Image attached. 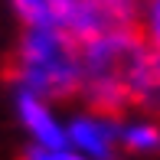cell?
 <instances>
[{
  "label": "cell",
  "instance_id": "obj_3",
  "mask_svg": "<svg viewBox=\"0 0 160 160\" xmlns=\"http://www.w3.org/2000/svg\"><path fill=\"white\" fill-rule=\"evenodd\" d=\"M69 141L75 144V150L85 154V157L111 160L114 147L121 144V128L114 124L111 118H105V114L88 111V114H78L69 124Z\"/></svg>",
  "mask_w": 160,
  "mask_h": 160
},
{
  "label": "cell",
  "instance_id": "obj_9",
  "mask_svg": "<svg viewBox=\"0 0 160 160\" xmlns=\"http://www.w3.org/2000/svg\"><path fill=\"white\" fill-rule=\"evenodd\" d=\"M23 160H85L82 154H75V150H65V147H39V144H36V147H30L26 150V157Z\"/></svg>",
  "mask_w": 160,
  "mask_h": 160
},
{
  "label": "cell",
  "instance_id": "obj_7",
  "mask_svg": "<svg viewBox=\"0 0 160 160\" xmlns=\"http://www.w3.org/2000/svg\"><path fill=\"white\" fill-rule=\"evenodd\" d=\"M121 144L128 150H137V154H147V150L160 147V128L147 124V121H137V124L121 128Z\"/></svg>",
  "mask_w": 160,
  "mask_h": 160
},
{
  "label": "cell",
  "instance_id": "obj_8",
  "mask_svg": "<svg viewBox=\"0 0 160 160\" xmlns=\"http://www.w3.org/2000/svg\"><path fill=\"white\" fill-rule=\"evenodd\" d=\"M141 36H144V42L160 56V0H144V10H141Z\"/></svg>",
  "mask_w": 160,
  "mask_h": 160
},
{
  "label": "cell",
  "instance_id": "obj_6",
  "mask_svg": "<svg viewBox=\"0 0 160 160\" xmlns=\"http://www.w3.org/2000/svg\"><path fill=\"white\" fill-rule=\"evenodd\" d=\"M131 101H134V108H144V111H160V56L154 49L137 72Z\"/></svg>",
  "mask_w": 160,
  "mask_h": 160
},
{
  "label": "cell",
  "instance_id": "obj_4",
  "mask_svg": "<svg viewBox=\"0 0 160 160\" xmlns=\"http://www.w3.org/2000/svg\"><path fill=\"white\" fill-rule=\"evenodd\" d=\"M17 114H20V124L36 137L39 147H56V150L65 147L69 134L59 128L52 108L46 105V98L33 95V92H26V88H17Z\"/></svg>",
  "mask_w": 160,
  "mask_h": 160
},
{
  "label": "cell",
  "instance_id": "obj_5",
  "mask_svg": "<svg viewBox=\"0 0 160 160\" xmlns=\"http://www.w3.org/2000/svg\"><path fill=\"white\" fill-rule=\"evenodd\" d=\"M78 0H10V10L26 30H69Z\"/></svg>",
  "mask_w": 160,
  "mask_h": 160
},
{
  "label": "cell",
  "instance_id": "obj_1",
  "mask_svg": "<svg viewBox=\"0 0 160 160\" xmlns=\"http://www.w3.org/2000/svg\"><path fill=\"white\" fill-rule=\"evenodd\" d=\"M150 46L141 33H118L82 46V98L95 114L114 118L134 101V82Z\"/></svg>",
  "mask_w": 160,
  "mask_h": 160
},
{
  "label": "cell",
  "instance_id": "obj_2",
  "mask_svg": "<svg viewBox=\"0 0 160 160\" xmlns=\"http://www.w3.org/2000/svg\"><path fill=\"white\" fill-rule=\"evenodd\" d=\"M17 88L39 98L82 95V42L69 30H23L13 49Z\"/></svg>",
  "mask_w": 160,
  "mask_h": 160
}]
</instances>
